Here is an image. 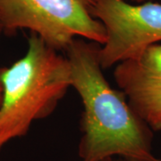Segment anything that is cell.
<instances>
[{"label":"cell","mask_w":161,"mask_h":161,"mask_svg":"<svg viewBox=\"0 0 161 161\" xmlns=\"http://www.w3.org/2000/svg\"><path fill=\"white\" fill-rule=\"evenodd\" d=\"M100 45L75 39L64 51L71 87L83 106L80 161H159L152 151L150 127L131 108L125 94L109 84L99 62Z\"/></svg>","instance_id":"cell-1"},{"label":"cell","mask_w":161,"mask_h":161,"mask_svg":"<svg viewBox=\"0 0 161 161\" xmlns=\"http://www.w3.org/2000/svg\"><path fill=\"white\" fill-rule=\"evenodd\" d=\"M0 149L56 109L71 87L67 59L31 33L27 51L0 68Z\"/></svg>","instance_id":"cell-2"},{"label":"cell","mask_w":161,"mask_h":161,"mask_svg":"<svg viewBox=\"0 0 161 161\" xmlns=\"http://www.w3.org/2000/svg\"><path fill=\"white\" fill-rule=\"evenodd\" d=\"M95 0H0L4 33L29 30L55 50L65 51L75 39L102 46L103 24L92 15Z\"/></svg>","instance_id":"cell-3"},{"label":"cell","mask_w":161,"mask_h":161,"mask_svg":"<svg viewBox=\"0 0 161 161\" xmlns=\"http://www.w3.org/2000/svg\"><path fill=\"white\" fill-rule=\"evenodd\" d=\"M92 15L103 24L107 40L98 51L104 69L139 57L161 41V4L95 0Z\"/></svg>","instance_id":"cell-4"},{"label":"cell","mask_w":161,"mask_h":161,"mask_svg":"<svg viewBox=\"0 0 161 161\" xmlns=\"http://www.w3.org/2000/svg\"><path fill=\"white\" fill-rule=\"evenodd\" d=\"M114 78L135 113L152 131H161V44L117 64Z\"/></svg>","instance_id":"cell-5"},{"label":"cell","mask_w":161,"mask_h":161,"mask_svg":"<svg viewBox=\"0 0 161 161\" xmlns=\"http://www.w3.org/2000/svg\"><path fill=\"white\" fill-rule=\"evenodd\" d=\"M132 2L134 3H137V4H140V3H144V2H148V1H151V0H132Z\"/></svg>","instance_id":"cell-6"},{"label":"cell","mask_w":161,"mask_h":161,"mask_svg":"<svg viewBox=\"0 0 161 161\" xmlns=\"http://www.w3.org/2000/svg\"><path fill=\"white\" fill-rule=\"evenodd\" d=\"M4 33V29H3V26H2V23L0 22V37H1V35Z\"/></svg>","instance_id":"cell-7"},{"label":"cell","mask_w":161,"mask_h":161,"mask_svg":"<svg viewBox=\"0 0 161 161\" xmlns=\"http://www.w3.org/2000/svg\"><path fill=\"white\" fill-rule=\"evenodd\" d=\"M106 161H125L124 159H122V158H119V159H115V158H110L108 160H106Z\"/></svg>","instance_id":"cell-8"},{"label":"cell","mask_w":161,"mask_h":161,"mask_svg":"<svg viewBox=\"0 0 161 161\" xmlns=\"http://www.w3.org/2000/svg\"><path fill=\"white\" fill-rule=\"evenodd\" d=\"M1 98H2V90H1V85H0V102H1Z\"/></svg>","instance_id":"cell-9"}]
</instances>
